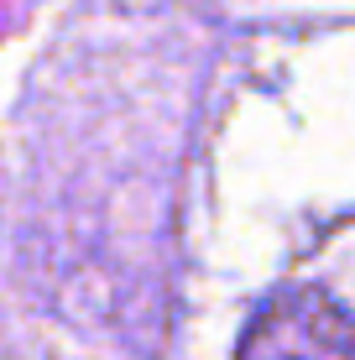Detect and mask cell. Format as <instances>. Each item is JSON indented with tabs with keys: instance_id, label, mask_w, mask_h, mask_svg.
I'll return each mask as SVG.
<instances>
[{
	"instance_id": "6da1fadb",
	"label": "cell",
	"mask_w": 355,
	"mask_h": 360,
	"mask_svg": "<svg viewBox=\"0 0 355 360\" xmlns=\"http://www.w3.org/2000/svg\"><path fill=\"white\" fill-rule=\"evenodd\" d=\"M235 360H355V314L324 292H283L251 319Z\"/></svg>"
}]
</instances>
